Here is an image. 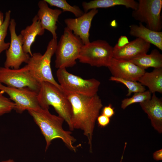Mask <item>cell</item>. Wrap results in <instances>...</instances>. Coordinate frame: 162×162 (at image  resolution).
I'll list each match as a JSON object with an SVG mask.
<instances>
[{
	"label": "cell",
	"mask_w": 162,
	"mask_h": 162,
	"mask_svg": "<svg viewBox=\"0 0 162 162\" xmlns=\"http://www.w3.org/2000/svg\"><path fill=\"white\" fill-rule=\"evenodd\" d=\"M129 42L128 38L125 36H121L119 39L117 43L116 44L118 46H123Z\"/></svg>",
	"instance_id": "obj_29"
},
{
	"label": "cell",
	"mask_w": 162,
	"mask_h": 162,
	"mask_svg": "<svg viewBox=\"0 0 162 162\" xmlns=\"http://www.w3.org/2000/svg\"><path fill=\"white\" fill-rule=\"evenodd\" d=\"M97 120L99 125L103 127L108 125L110 121V118L102 114L98 116Z\"/></svg>",
	"instance_id": "obj_27"
},
{
	"label": "cell",
	"mask_w": 162,
	"mask_h": 162,
	"mask_svg": "<svg viewBox=\"0 0 162 162\" xmlns=\"http://www.w3.org/2000/svg\"><path fill=\"white\" fill-rule=\"evenodd\" d=\"M56 76L59 84L66 95L74 94L93 96L97 94L100 84L95 79H84L70 73L65 68H58Z\"/></svg>",
	"instance_id": "obj_6"
},
{
	"label": "cell",
	"mask_w": 162,
	"mask_h": 162,
	"mask_svg": "<svg viewBox=\"0 0 162 162\" xmlns=\"http://www.w3.org/2000/svg\"><path fill=\"white\" fill-rule=\"evenodd\" d=\"M129 27V34L130 35L140 38L162 50L161 32H155L150 30L140 22L138 25H131Z\"/></svg>",
	"instance_id": "obj_18"
},
{
	"label": "cell",
	"mask_w": 162,
	"mask_h": 162,
	"mask_svg": "<svg viewBox=\"0 0 162 162\" xmlns=\"http://www.w3.org/2000/svg\"><path fill=\"white\" fill-rule=\"evenodd\" d=\"M38 6L39 9L37 16L42 26L51 33L53 38L57 39L56 24L62 11L59 9L50 8L45 0L39 1Z\"/></svg>",
	"instance_id": "obj_15"
},
{
	"label": "cell",
	"mask_w": 162,
	"mask_h": 162,
	"mask_svg": "<svg viewBox=\"0 0 162 162\" xmlns=\"http://www.w3.org/2000/svg\"><path fill=\"white\" fill-rule=\"evenodd\" d=\"M141 108L148 116L151 124L158 133H162V100L155 93L150 99L140 103Z\"/></svg>",
	"instance_id": "obj_16"
},
{
	"label": "cell",
	"mask_w": 162,
	"mask_h": 162,
	"mask_svg": "<svg viewBox=\"0 0 162 162\" xmlns=\"http://www.w3.org/2000/svg\"><path fill=\"white\" fill-rule=\"evenodd\" d=\"M110 81H116L124 85L128 89V93L126 96H130L132 93L142 92L146 91L144 86L139 82L128 80L111 76L109 79Z\"/></svg>",
	"instance_id": "obj_23"
},
{
	"label": "cell",
	"mask_w": 162,
	"mask_h": 162,
	"mask_svg": "<svg viewBox=\"0 0 162 162\" xmlns=\"http://www.w3.org/2000/svg\"><path fill=\"white\" fill-rule=\"evenodd\" d=\"M45 29L41 26L40 22L36 15L33 18L32 24L22 30L20 34L22 37V48L25 53L32 56L31 46L35 41L36 37L41 36L44 33Z\"/></svg>",
	"instance_id": "obj_17"
},
{
	"label": "cell",
	"mask_w": 162,
	"mask_h": 162,
	"mask_svg": "<svg viewBox=\"0 0 162 162\" xmlns=\"http://www.w3.org/2000/svg\"><path fill=\"white\" fill-rule=\"evenodd\" d=\"M151 94L149 90L134 93L132 97L124 98L122 101L121 107L124 110L133 104L140 103L150 99L152 97Z\"/></svg>",
	"instance_id": "obj_24"
},
{
	"label": "cell",
	"mask_w": 162,
	"mask_h": 162,
	"mask_svg": "<svg viewBox=\"0 0 162 162\" xmlns=\"http://www.w3.org/2000/svg\"><path fill=\"white\" fill-rule=\"evenodd\" d=\"M107 67L112 76L124 80L138 81L145 72L144 70L129 61L112 58Z\"/></svg>",
	"instance_id": "obj_13"
},
{
	"label": "cell",
	"mask_w": 162,
	"mask_h": 162,
	"mask_svg": "<svg viewBox=\"0 0 162 162\" xmlns=\"http://www.w3.org/2000/svg\"><path fill=\"white\" fill-rule=\"evenodd\" d=\"M29 114L33 118L44 136L46 143V151L51 141L57 138L61 139L70 149L76 152L79 146L73 145L76 140L70 131L64 130L62 127L64 119L59 116L51 114L47 109L42 108L38 110H28Z\"/></svg>",
	"instance_id": "obj_2"
},
{
	"label": "cell",
	"mask_w": 162,
	"mask_h": 162,
	"mask_svg": "<svg viewBox=\"0 0 162 162\" xmlns=\"http://www.w3.org/2000/svg\"><path fill=\"white\" fill-rule=\"evenodd\" d=\"M57 44V39L52 38L49 42L44 54L40 52L33 53L26 65L32 75L38 82L51 83L63 91L53 77L50 65L51 59L55 53Z\"/></svg>",
	"instance_id": "obj_4"
},
{
	"label": "cell",
	"mask_w": 162,
	"mask_h": 162,
	"mask_svg": "<svg viewBox=\"0 0 162 162\" xmlns=\"http://www.w3.org/2000/svg\"><path fill=\"white\" fill-rule=\"evenodd\" d=\"M66 95L72 106L73 127L83 131L91 152L95 123L103 106L101 100L97 94L92 96L74 94Z\"/></svg>",
	"instance_id": "obj_1"
},
{
	"label": "cell",
	"mask_w": 162,
	"mask_h": 162,
	"mask_svg": "<svg viewBox=\"0 0 162 162\" xmlns=\"http://www.w3.org/2000/svg\"><path fill=\"white\" fill-rule=\"evenodd\" d=\"M98 12L97 9H92L80 16L75 18H67L64 20L66 27L74 35L79 37L84 45L90 42L89 31L92 22Z\"/></svg>",
	"instance_id": "obj_12"
},
{
	"label": "cell",
	"mask_w": 162,
	"mask_h": 162,
	"mask_svg": "<svg viewBox=\"0 0 162 162\" xmlns=\"http://www.w3.org/2000/svg\"><path fill=\"white\" fill-rule=\"evenodd\" d=\"M4 20L3 14L0 11V26L3 24Z\"/></svg>",
	"instance_id": "obj_31"
},
{
	"label": "cell",
	"mask_w": 162,
	"mask_h": 162,
	"mask_svg": "<svg viewBox=\"0 0 162 162\" xmlns=\"http://www.w3.org/2000/svg\"><path fill=\"white\" fill-rule=\"evenodd\" d=\"M11 11L8 10L5 14L4 20L2 25L0 26V54L4 51L7 50L9 47L10 43H6L5 38L7 35L10 19Z\"/></svg>",
	"instance_id": "obj_25"
},
{
	"label": "cell",
	"mask_w": 162,
	"mask_h": 162,
	"mask_svg": "<svg viewBox=\"0 0 162 162\" xmlns=\"http://www.w3.org/2000/svg\"><path fill=\"white\" fill-rule=\"evenodd\" d=\"M46 2L51 6H54L61 8L63 11L70 12L74 14L76 17L83 15L84 12L78 6H71L65 0H45Z\"/></svg>",
	"instance_id": "obj_22"
},
{
	"label": "cell",
	"mask_w": 162,
	"mask_h": 162,
	"mask_svg": "<svg viewBox=\"0 0 162 162\" xmlns=\"http://www.w3.org/2000/svg\"><path fill=\"white\" fill-rule=\"evenodd\" d=\"M138 81L147 86L151 93H162V68H155L151 72H145Z\"/></svg>",
	"instance_id": "obj_20"
},
{
	"label": "cell",
	"mask_w": 162,
	"mask_h": 162,
	"mask_svg": "<svg viewBox=\"0 0 162 162\" xmlns=\"http://www.w3.org/2000/svg\"><path fill=\"white\" fill-rule=\"evenodd\" d=\"M114 108L112 106L111 104L104 107L102 110V114L110 118L114 114Z\"/></svg>",
	"instance_id": "obj_28"
},
{
	"label": "cell",
	"mask_w": 162,
	"mask_h": 162,
	"mask_svg": "<svg viewBox=\"0 0 162 162\" xmlns=\"http://www.w3.org/2000/svg\"><path fill=\"white\" fill-rule=\"evenodd\" d=\"M84 44L80 38L66 27L58 43L55 66L58 69L74 66Z\"/></svg>",
	"instance_id": "obj_5"
},
{
	"label": "cell",
	"mask_w": 162,
	"mask_h": 162,
	"mask_svg": "<svg viewBox=\"0 0 162 162\" xmlns=\"http://www.w3.org/2000/svg\"><path fill=\"white\" fill-rule=\"evenodd\" d=\"M112 47L106 41L98 40L84 45L78 58L79 62L98 67H107L112 58Z\"/></svg>",
	"instance_id": "obj_7"
},
{
	"label": "cell",
	"mask_w": 162,
	"mask_h": 162,
	"mask_svg": "<svg viewBox=\"0 0 162 162\" xmlns=\"http://www.w3.org/2000/svg\"><path fill=\"white\" fill-rule=\"evenodd\" d=\"M151 44L140 38H136L122 46L116 45L113 48L112 58L129 61L147 54L151 47Z\"/></svg>",
	"instance_id": "obj_14"
},
{
	"label": "cell",
	"mask_w": 162,
	"mask_h": 162,
	"mask_svg": "<svg viewBox=\"0 0 162 162\" xmlns=\"http://www.w3.org/2000/svg\"><path fill=\"white\" fill-rule=\"evenodd\" d=\"M4 92L0 91V116L14 109L15 104L9 98L3 95Z\"/></svg>",
	"instance_id": "obj_26"
},
{
	"label": "cell",
	"mask_w": 162,
	"mask_h": 162,
	"mask_svg": "<svg viewBox=\"0 0 162 162\" xmlns=\"http://www.w3.org/2000/svg\"><path fill=\"white\" fill-rule=\"evenodd\" d=\"M153 159L157 161L162 160V149L156 151L153 154Z\"/></svg>",
	"instance_id": "obj_30"
},
{
	"label": "cell",
	"mask_w": 162,
	"mask_h": 162,
	"mask_svg": "<svg viewBox=\"0 0 162 162\" xmlns=\"http://www.w3.org/2000/svg\"><path fill=\"white\" fill-rule=\"evenodd\" d=\"M84 12L86 13L89 10L98 8H107L117 5H123L127 8L135 10L138 2L134 0H94L82 3Z\"/></svg>",
	"instance_id": "obj_19"
},
{
	"label": "cell",
	"mask_w": 162,
	"mask_h": 162,
	"mask_svg": "<svg viewBox=\"0 0 162 162\" xmlns=\"http://www.w3.org/2000/svg\"><path fill=\"white\" fill-rule=\"evenodd\" d=\"M162 8V0H139L137 8L132 11V16L140 23H145L150 30L161 32Z\"/></svg>",
	"instance_id": "obj_8"
},
{
	"label": "cell",
	"mask_w": 162,
	"mask_h": 162,
	"mask_svg": "<svg viewBox=\"0 0 162 162\" xmlns=\"http://www.w3.org/2000/svg\"><path fill=\"white\" fill-rule=\"evenodd\" d=\"M129 61L145 70L150 67L162 68V55L156 49L149 54H144Z\"/></svg>",
	"instance_id": "obj_21"
},
{
	"label": "cell",
	"mask_w": 162,
	"mask_h": 162,
	"mask_svg": "<svg viewBox=\"0 0 162 162\" xmlns=\"http://www.w3.org/2000/svg\"><path fill=\"white\" fill-rule=\"evenodd\" d=\"M0 82L13 88H28L38 93L40 86V83L33 76L26 65L16 69L0 67Z\"/></svg>",
	"instance_id": "obj_9"
},
{
	"label": "cell",
	"mask_w": 162,
	"mask_h": 162,
	"mask_svg": "<svg viewBox=\"0 0 162 162\" xmlns=\"http://www.w3.org/2000/svg\"><path fill=\"white\" fill-rule=\"evenodd\" d=\"M38 100L43 109H49L52 106L58 114L67 123L70 130H73L71 119L72 109L71 104L64 92L54 84L46 82L40 83L38 93Z\"/></svg>",
	"instance_id": "obj_3"
},
{
	"label": "cell",
	"mask_w": 162,
	"mask_h": 162,
	"mask_svg": "<svg viewBox=\"0 0 162 162\" xmlns=\"http://www.w3.org/2000/svg\"><path fill=\"white\" fill-rule=\"evenodd\" d=\"M0 91L9 96L15 104L14 110L19 113L26 110H38L42 108L38 100V94L28 88H16L4 85L0 82Z\"/></svg>",
	"instance_id": "obj_10"
},
{
	"label": "cell",
	"mask_w": 162,
	"mask_h": 162,
	"mask_svg": "<svg viewBox=\"0 0 162 162\" xmlns=\"http://www.w3.org/2000/svg\"><path fill=\"white\" fill-rule=\"evenodd\" d=\"M0 162H15L14 160L11 159H9V160H5L4 161H1Z\"/></svg>",
	"instance_id": "obj_32"
},
{
	"label": "cell",
	"mask_w": 162,
	"mask_h": 162,
	"mask_svg": "<svg viewBox=\"0 0 162 162\" xmlns=\"http://www.w3.org/2000/svg\"><path fill=\"white\" fill-rule=\"evenodd\" d=\"M16 23L15 20L11 19L9 26L10 41L9 47L6 50V60L4 67L18 69L23 63H27L30 55L24 52L22 48V37L16 33Z\"/></svg>",
	"instance_id": "obj_11"
}]
</instances>
